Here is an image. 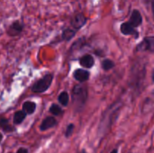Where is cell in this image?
I'll return each mask as SVG.
<instances>
[{
	"instance_id": "obj_10",
	"label": "cell",
	"mask_w": 154,
	"mask_h": 153,
	"mask_svg": "<svg viewBox=\"0 0 154 153\" xmlns=\"http://www.w3.org/2000/svg\"><path fill=\"white\" fill-rule=\"evenodd\" d=\"M79 63L82 67L86 68H91L95 64V59L90 54H85L79 58Z\"/></svg>"
},
{
	"instance_id": "obj_11",
	"label": "cell",
	"mask_w": 154,
	"mask_h": 153,
	"mask_svg": "<svg viewBox=\"0 0 154 153\" xmlns=\"http://www.w3.org/2000/svg\"><path fill=\"white\" fill-rule=\"evenodd\" d=\"M0 128L5 133H12L16 130L14 126L11 124L9 120L5 117L0 118Z\"/></svg>"
},
{
	"instance_id": "obj_7",
	"label": "cell",
	"mask_w": 154,
	"mask_h": 153,
	"mask_svg": "<svg viewBox=\"0 0 154 153\" xmlns=\"http://www.w3.org/2000/svg\"><path fill=\"white\" fill-rule=\"evenodd\" d=\"M120 32L123 35L132 36L135 39L139 38V32L132 27L128 22H124L120 25Z\"/></svg>"
},
{
	"instance_id": "obj_9",
	"label": "cell",
	"mask_w": 154,
	"mask_h": 153,
	"mask_svg": "<svg viewBox=\"0 0 154 153\" xmlns=\"http://www.w3.org/2000/svg\"><path fill=\"white\" fill-rule=\"evenodd\" d=\"M90 73L88 70L83 68H78L73 72V76L77 81L84 82L90 79Z\"/></svg>"
},
{
	"instance_id": "obj_22",
	"label": "cell",
	"mask_w": 154,
	"mask_h": 153,
	"mask_svg": "<svg viewBox=\"0 0 154 153\" xmlns=\"http://www.w3.org/2000/svg\"><path fill=\"white\" fill-rule=\"evenodd\" d=\"M2 140H3V134L1 133V132H0V144H1Z\"/></svg>"
},
{
	"instance_id": "obj_15",
	"label": "cell",
	"mask_w": 154,
	"mask_h": 153,
	"mask_svg": "<svg viewBox=\"0 0 154 153\" xmlns=\"http://www.w3.org/2000/svg\"><path fill=\"white\" fill-rule=\"evenodd\" d=\"M58 101L63 106H66L69 103V94L66 91L60 92L58 96Z\"/></svg>"
},
{
	"instance_id": "obj_19",
	"label": "cell",
	"mask_w": 154,
	"mask_h": 153,
	"mask_svg": "<svg viewBox=\"0 0 154 153\" xmlns=\"http://www.w3.org/2000/svg\"><path fill=\"white\" fill-rule=\"evenodd\" d=\"M16 153H29L28 149L23 147H20V148H18V150L17 151Z\"/></svg>"
},
{
	"instance_id": "obj_20",
	"label": "cell",
	"mask_w": 154,
	"mask_h": 153,
	"mask_svg": "<svg viewBox=\"0 0 154 153\" xmlns=\"http://www.w3.org/2000/svg\"><path fill=\"white\" fill-rule=\"evenodd\" d=\"M150 6H151V11L154 20V0H151V1H150Z\"/></svg>"
},
{
	"instance_id": "obj_13",
	"label": "cell",
	"mask_w": 154,
	"mask_h": 153,
	"mask_svg": "<svg viewBox=\"0 0 154 153\" xmlns=\"http://www.w3.org/2000/svg\"><path fill=\"white\" fill-rule=\"evenodd\" d=\"M77 31L72 28H66L63 29V32H62L61 37L63 40L66 41H69L72 40L76 34Z\"/></svg>"
},
{
	"instance_id": "obj_4",
	"label": "cell",
	"mask_w": 154,
	"mask_h": 153,
	"mask_svg": "<svg viewBox=\"0 0 154 153\" xmlns=\"http://www.w3.org/2000/svg\"><path fill=\"white\" fill-rule=\"evenodd\" d=\"M87 18L83 13H78L74 15L71 19V27L77 32L81 29L86 23Z\"/></svg>"
},
{
	"instance_id": "obj_24",
	"label": "cell",
	"mask_w": 154,
	"mask_h": 153,
	"mask_svg": "<svg viewBox=\"0 0 154 153\" xmlns=\"http://www.w3.org/2000/svg\"><path fill=\"white\" fill-rule=\"evenodd\" d=\"M78 153H87V152H86V150L83 149V150H81V152H78Z\"/></svg>"
},
{
	"instance_id": "obj_17",
	"label": "cell",
	"mask_w": 154,
	"mask_h": 153,
	"mask_svg": "<svg viewBox=\"0 0 154 153\" xmlns=\"http://www.w3.org/2000/svg\"><path fill=\"white\" fill-rule=\"evenodd\" d=\"M101 65H102V68L104 70L107 71V70H109L111 69H112L113 68H114L115 66V63L114 61H112L110 58H105L101 63Z\"/></svg>"
},
{
	"instance_id": "obj_18",
	"label": "cell",
	"mask_w": 154,
	"mask_h": 153,
	"mask_svg": "<svg viewBox=\"0 0 154 153\" xmlns=\"http://www.w3.org/2000/svg\"><path fill=\"white\" fill-rule=\"evenodd\" d=\"M74 129H75V124L73 123L69 124V125L66 128V131H65V136H66V138H69L72 136L74 132Z\"/></svg>"
},
{
	"instance_id": "obj_8",
	"label": "cell",
	"mask_w": 154,
	"mask_h": 153,
	"mask_svg": "<svg viewBox=\"0 0 154 153\" xmlns=\"http://www.w3.org/2000/svg\"><path fill=\"white\" fill-rule=\"evenodd\" d=\"M58 121L56 119L55 117L54 116H47L43 119V121L41 123L40 126H39V129L42 131H45V130H48L50 128L57 126Z\"/></svg>"
},
{
	"instance_id": "obj_14",
	"label": "cell",
	"mask_w": 154,
	"mask_h": 153,
	"mask_svg": "<svg viewBox=\"0 0 154 153\" xmlns=\"http://www.w3.org/2000/svg\"><path fill=\"white\" fill-rule=\"evenodd\" d=\"M26 113L24 111H23L22 110H17L14 112L13 116V123L14 124H21L24 121V119L26 117Z\"/></svg>"
},
{
	"instance_id": "obj_12",
	"label": "cell",
	"mask_w": 154,
	"mask_h": 153,
	"mask_svg": "<svg viewBox=\"0 0 154 153\" xmlns=\"http://www.w3.org/2000/svg\"><path fill=\"white\" fill-rule=\"evenodd\" d=\"M36 110V104L33 101L26 100L23 102L22 105V110L26 113V115H32Z\"/></svg>"
},
{
	"instance_id": "obj_6",
	"label": "cell",
	"mask_w": 154,
	"mask_h": 153,
	"mask_svg": "<svg viewBox=\"0 0 154 153\" xmlns=\"http://www.w3.org/2000/svg\"><path fill=\"white\" fill-rule=\"evenodd\" d=\"M127 22L134 28H138L142 25L143 17L140 10L138 9H133Z\"/></svg>"
},
{
	"instance_id": "obj_3",
	"label": "cell",
	"mask_w": 154,
	"mask_h": 153,
	"mask_svg": "<svg viewBox=\"0 0 154 153\" xmlns=\"http://www.w3.org/2000/svg\"><path fill=\"white\" fill-rule=\"evenodd\" d=\"M137 52H154V36H146L136 45Z\"/></svg>"
},
{
	"instance_id": "obj_1",
	"label": "cell",
	"mask_w": 154,
	"mask_h": 153,
	"mask_svg": "<svg viewBox=\"0 0 154 153\" xmlns=\"http://www.w3.org/2000/svg\"><path fill=\"white\" fill-rule=\"evenodd\" d=\"M88 98V89L87 86L78 84L74 86L72 92V102L77 108H81Z\"/></svg>"
},
{
	"instance_id": "obj_5",
	"label": "cell",
	"mask_w": 154,
	"mask_h": 153,
	"mask_svg": "<svg viewBox=\"0 0 154 153\" xmlns=\"http://www.w3.org/2000/svg\"><path fill=\"white\" fill-rule=\"evenodd\" d=\"M24 28V25L22 22L20 20H15L12 22L6 29V33L9 36L15 37L21 34Z\"/></svg>"
},
{
	"instance_id": "obj_16",
	"label": "cell",
	"mask_w": 154,
	"mask_h": 153,
	"mask_svg": "<svg viewBox=\"0 0 154 153\" xmlns=\"http://www.w3.org/2000/svg\"><path fill=\"white\" fill-rule=\"evenodd\" d=\"M49 111L51 113H52L54 116H60L63 115L64 111L62 109L61 106L60 105L57 104H52L49 108Z\"/></svg>"
},
{
	"instance_id": "obj_23",
	"label": "cell",
	"mask_w": 154,
	"mask_h": 153,
	"mask_svg": "<svg viewBox=\"0 0 154 153\" xmlns=\"http://www.w3.org/2000/svg\"><path fill=\"white\" fill-rule=\"evenodd\" d=\"M111 153H118V150L117 149H114L111 152Z\"/></svg>"
},
{
	"instance_id": "obj_2",
	"label": "cell",
	"mask_w": 154,
	"mask_h": 153,
	"mask_svg": "<svg viewBox=\"0 0 154 153\" xmlns=\"http://www.w3.org/2000/svg\"><path fill=\"white\" fill-rule=\"evenodd\" d=\"M54 80L52 74H47L42 78L36 81L32 86L31 90L35 93H43L51 87Z\"/></svg>"
},
{
	"instance_id": "obj_21",
	"label": "cell",
	"mask_w": 154,
	"mask_h": 153,
	"mask_svg": "<svg viewBox=\"0 0 154 153\" xmlns=\"http://www.w3.org/2000/svg\"><path fill=\"white\" fill-rule=\"evenodd\" d=\"M151 79H152V81H153V82L154 83V69H153V70H152Z\"/></svg>"
}]
</instances>
